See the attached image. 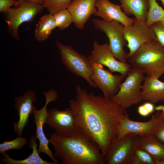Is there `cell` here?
I'll list each match as a JSON object with an SVG mask.
<instances>
[{"label": "cell", "mask_w": 164, "mask_h": 164, "mask_svg": "<svg viewBox=\"0 0 164 164\" xmlns=\"http://www.w3.org/2000/svg\"><path fill=\"white\" fill-rule=\"evenodd\" d=\"M69 102L80 132L93 139L105 156L111 142L117 138L119 125L127 114L126 109L80 86L76 87L75 98Z\"/></svg>", "instance_id": "cell-1"}, {"label": "cell", "mask_w": 164, "mask_h": 164, "mask_svg": "<svg viewBox=\"0 0 164 164\" xmlns=\"http://www.w3.org/2000/svg\"><path fill=\"white\" fill-rule=\"evenodd\" d=\"M54 157L63 164H105V156L97 143L80 132L71 137L49 134Z\"/></svg>", "instance_id": "cell-2"}, {"label": "cell", "mask_w": 164, "mask_h": 164, "mask_svg": "<svg viewBox=\"0 0 164 164\" xmlns=\"http://www.w3.org/2000/svg\"><path fill=\"white\" fill-rule=\"evenodd\" d=\"M128 60L147 76L159 79L164 74V48L157 42L143 45Z\"/></svg>", "instance_id": "cell-3"}, {"label": "cell", "mask_w": 164, "mask_h": 164, "mask_svg": "<svg viewBox=\"0 0 164 164\" xmlns=\"http://www.w3.org/2000/svg\"><path fill=\"white\" fill-rule=\"evenodd\" d=\"M44 9L42 3L18 0L13 7L4 13L9 33L16 40H19V26L24 22H32L37 15L42 13Z\"/></svg>", "instance_id": "cell-4"}, {"label": "cell", "mask_w": 164, "mask_h": 164, "mask_svg": "<svg viewBox=\"0 0 164 164\" xmlns=\"http://www.w3.org/2000/svg\"><path fill=\"white\" fill-rule=\"evenodd\" d=\"M144 74L140 70L132 67L118 93L111 99L125 109L142 101L141 90Z\"/></svg>", "instance_id": "cell-5"}, {"label": "cell", "mask_w": 164, "mask_h": 164, "mask_svg": "<svg viewBox=\"0 0 164 164\" xmlns=\"http://www.w3.org/2000/svg\"><path fill=\"white\" fill-rule=\"evenodd\" d=\"M56 43L62 62L65 67L76 76L83 78L90 87L97 88L91 79L92 68L88 57L78 53L70 46L58 41H56Z\"/></svg>", "instance_id": "cell-6"}, {"label": "cell", "mask_w": 164, "mask_h": 164, "mask_svg": "<svg viewBox=\"0 0 164 164\" xmlns=\"http://www.w3.org/2000/svg\"><path fill=\"white\" fill-rule=\"evenodd\" d=\"M92 21L95 28L107 36L110 48L116 59L127 63L128 53L123 49L127 43L124 33V26L116 21L108 22L98 19H94Z\"/></svg>", "instance_id": "cell-7"}, {"label": "cell", "mask_w": 164, "mask_h": 164, "mask_svg": "<svg viewBox=\"0 0 164 164\" xmlns=\"http://www.w3.org/2000/svg\"><path fill=\"white\" fill-rule=\"evenodd\" d=\"M45 124L54 130V134L60 136L71 137L81 132L69 108L63 111L56 108L47 109Z\"/></svg>", "instance_id": "cell-8"}, {"label": "cell", "mask_w": 164, "mask_h": 164, "mask_svg": "<svg viewBox=\"0 0 164 164\" xmlns=\"http://www.w3.org/2000/svg\"><path fill=\"white\" fill-rule=\"evenodd\" d=\"M134 19L132 24L123 26L124 36L129 50L128 59L143 45L157 42L151 26H147L142 20L135 17Z\"/></svg>", "instance_id": "cell-9"}, {"label": "cell", "mask_w": 164, "mask_h": 164, "mask_svg": "<svg viewBox=\"0 0 164 164\" xmlns=\"http://www.w3.org/2000/svg\"><path fill=\"white\" fill-rule=\"evenodd\" d=\"M138 135L130 134L111 143L105 156L107 164H131L137 149Z\"/></svg>", "instance_id": "cell-10"}, {"label": "cell", "mask_w": 164, "mask_h": 164, "mask_svg": "<svg viewBox=\"0 0 164 164\" xmlns=\"http://www.w3.org/2000/svg\"><path fill=\"white\" fill-rule=\"evenodd\" d=\"M43 93L46 99L44 106L41 109L37 110L34 106L32 112L33 115L34 122L36 126V136L39 141L38 152L39 154L43 153L47 155L54 164H58L59 160L54 157L53 154L49 147V142L45 135L43 129L47 114V106L50 102L56 100L58 95L57 91L53 89H50L48 92L45 91Z\"/></svg>", "instance_id": "cell-11"}, {"label": "cell", "mask_w": 164, "mask_h": 164, "mask_svg": "<svg viewBox=\"0 0 164 164\" xmlns=\"http://www.w3.org/2000/svg\"><path fill=\"white\" fill-rule=\"evenodd\" d=\"M89 62L92 68V80L102 91L104 97L111 99L118 92L125 77L121 74H113L99 63Z\"/></svg>", "instance_id": "cell-12"}, {"label": "cell", "mask_w": 164, "mask_h": 164, "mask_svg": "<svg viewBox=\"0 0 164 164\" xmlns=\"http://www.w3.org/2000/svg\"><path fill=\"white\" fill-rule=\"evenodd\" d=\"M89 61L99 63L107 67L111 72H117L126 77L131 68L129 64L117 60L113 53L108 43L100 45L94 41L91 54L88 57Z\"/></svg>", "instance_id": "cell-13"}, {"label": "cell", "mask_w": 164, "mask_h": 164, "mask_svg": "<svg viewBox=\"0 0 164 164\" xmlns=\"http://www.w3.org/2000/svg\"><path fill=\"white\" fill-rule=\"evenodd\" d=\"M35 92L30 89L28 90L22 95L14 99L15 108L18 112V120L13 123L14 132L18 136H22L23 130L26 126L29 117L34 106L33 103L36 101Z\"/></svg>", "instance_id": "cell-14"}, {"label": "cell", "mask_w": 164, "mask_h": 164, "mask_svg": "<svg viewBox=\"0 0 164 164\" xmlns=\"http://www.w3.org/2000/svg\"><path fill=\"white\" fill-rule=\"evenodd\" d=\"M95 6L97 11L93 15L101 18L104 21H116L124 26L131 25L134 22V18L128 17L124 13L121 5L109 0H97Z\"/></svg>", "instance_id": "cell-15"}, {"label": "cell", "mask_w": 164, "mask_h": 164, "mask_svg": "<svg viewBox=\"0 0 164 164\" xmlns=\"http://www.w3.org/2000/svg\"><path fill=\"white\" fill-rule=\"evenodd\" d=\"M154 131V120L152 116L148 121L139 122L131 120L127 114L119 125L117 139H121L130 134L139 136L152 135Z\"/></svg>", "instance_id": "cell-16"}, {"label": "cell", "mask_w": 164, "mask_h": 164, "mask_svg": "<svg viewBox=\"0 0 164 164\" xmlns=\"http://www.w3.org/2000/svg\"><path fill=\"white\" fill-rule=\"evenodd\" d=\"M97 0H73L67 8L78 29L84 28L86 23L92 15L97 11L95 6Z\"/></svg>", "instance_id": "cell-17"}, {"label": "cell", "mask_w": 164, "mask_h": 164, "mask_svg": "<svg viewBox=\"0 0 164 164\" xmlns=\"http://www.w3.org/2000/svg\"><path fill=\"white\" fill-rule=\"evenodd\" d=\"M142 101L154 104L164 101V82L159 79L145 77L141 90Z\"/></svg>", "instance_id": "cell-18"}, {"label": "cell", "mask_w": 164, "mask_h": 164, "mask_svg": "<svg viewBox=\"0 0 164 164\" xmlns=\"http://www.w3.org/2000/svg\"><path fill=\"white\" fill-rule=\"evenodd\" d=\"M137 149L149 153L156 162L164 158V143L158 140L153 135H138Z\"/></svg>", "instance_id": "cell-19"}, {"label": "cell", "mask_w": 164, "mask_h": 164, "mask_svg": "<svg viewBox=\"0 0 164 164\" xmlns=\"http://www.w3.org/2000/svg\"><path fill=\"white\" fill-rule=\"evenodd\" d=\"M36 135H32L30 138L28 145L32 149V152L27 158L21 160L15 159L11 158L5 152L2 154V156L0 157V162L6 164H54L53 162L44 160L40 157L37 149L38 145L36 142Z\"/></svg>", "instance_id": "cell-20"}, {"label": "cell", "mask_w": 164, "mask_h": 164, "mask_svg": "<svg viewBox=\"0 0 164 164\" xmlns=\"http://www.w3.org/2000/svg\"><path fill=\"white\" fill-rule=\"evenodd\" d=\"M123 11L127 15H134L145 22L149 7V0H118Z\"/></svg>", "instance_id": "cell-21"}, {"label": "cell", "mask_w": 164, "mask_h": 164, "mask_svg": "<svg viewBox=\"0 0 164 164\" xmlns=\"http://www.w3.org/2000/svg\"><path fill=\"white\" fill-rule=\"evenodd\" d=\"M56 28L53 15L50 13L44 15L40 18L36 25L34 31L35 39L39 42L45 41Z\"/></svg>", "instance_id": "cell-22"}, {"label": "cell", "mask_w": 164, "mask_h": 164, "mask_svg": "<svg viewBox=\"0 0 164 164\" xmlns=\"http://www.w3.org/2000/svg\"><path fill=\"white\" fill-rule=\"evenodd\" d=\"M149 2L146 25L151 26L156 22H164V9L159 5L156 0H149Z\"/></svg>", "instance_id": "cell-23"}, {"label": "cell", "mask_w": 164, "mask_h": 164, "mask_svg": "<svg viewBox=\"0 0 164 164\" xmlns=\"http://www.w3.org/2000/svg\"><path fill=\"white\" fill-rule=\"evenodd\" d=\"M56 27L63 30L73 23V18L67 9L61 10L53 15Z\"/></svg>", "instance_id": "cell-24"}, {"label": "cell", "mask_w": 164, "mask_h": 164, "mask_svg": "<svg viewBox=\"0 0 164 164\" xmlns=\"http://www.w3.org/2000/svg\"><path fill=\"white\" fill-rule=\"evenodd\" d=\"M73 0H43V5L49 13L54 15L60 11L67 9Z\"/></svg>", "instance_id": "cell-25"}, {"label": "cell", "mask_w": 164, "mask_h": 164, "mask_svg": "<svg viewBox=\"0 0 164 164\" xmlns=\"http://www.w3.org/2000/svg\"><path fill=\"white\" fill-rule=\"evenodd\" d=\"M154 123L153 135L159 141L164 143V114L160 111H157L152 116Z\"/></svg>", "instance_id": "cell-26"}, {"label": "cell", "mask_w": 164, "mask_h": 164, "mask_svg": "<svg viewBox=\"0 0 164 164\" xmlns=\"http://www.w3.org/2000/svg\"><path fill=\"white\" fill-rule=\"evenodd\" d=\"M27 143L26 138L19 136L10 141H5L0 144V153H3L10 149H21Z\"/></svg>", "instance_id": "cell-27"}, {"label": "cell", "mask_w": 164, "mask_h": 164, "mask_svg": "<svg viewBox=\"0 0 164 164\" xmlns=\"http://www.w3.org/2000/svg\"><path fill=\"white\" fill-rule=\"evenodd\" d=\"M131 164H155V162L147 152L137 149L133 155Z\"/></svg>", "instance_id": "cell-28"}, {"label": "cell", "mask_w": 164, "mask_h": 164, "mask_svg": "<svg viewBox=\"0 0 164 164\" xmlns=\"http://www.w3.org/2000/svg\"><path fill=\"white\" fill-rule=\"evenodd\" d=\"M151 27L157 42L164 48V22H159L152 25Z\"/></svg>", "instance_id": "cell-29"}, {"label": "cell", "mask_w": 164, "mask_h": 164, "mask_svg": "<svg viewBox=\"0 0 164 164\" xmlns=\"http://www.w3.org/2000/svg\"><path fill=\"white\" fill-rule=\"evenodd\" d=\"M18 0H0V12H5L10 8L14 6Z\"/></svg>", "instance_id": "cell-30"}, {"label": "cell", "mask_w": 164, "mask_h": 164, "mask_svg": "<svg viewBox=\"0 0 164 164\" xmlns=\"http://www.w3.org/2000/svg\"><path fill=\"white\" fill-rule=\"evenodd\" d=\"M138 114L141 116L146 117L148 116L150 114L144 105L143 104L139 106L137 109Z\"/></svg>", "instance_id": "cell-31"}, {"label": "cell", "mask_w": 164, "mask_h": 164, "mask_svg": "<svg viewBox=\"0 0 164 164\" xmlns=\"http://www.w3.org/2000/svg\"><path fill=\"white\" fill-rule=\"evenodd\" d=\"M155 109L156 111H161L164 114V105H159L155 106Z\"/></svg>", "instance_id": "cell-32"}, {"label": "cell", "mask_w": 164, "mask_h": 164, "mask_svg": "<svg viewBox=\"0 0 164 164\" xmlns=\"http://www.w3.org/2000/svg\"><path fill=\"white\" fill-rule=\"evenodd\" d=\"M29 2L40 3L42 4L43 0H25Z\"/></svg>", "instance_id": "cell-33"}, {"label": "cell", "mask_w": 164, "mask_h": 164, "mask_svg": "<svg viewBox=\"0 0 164 164\" xmlns=\"http://www.w3.org/2000/svg\"><path fill=\"white\" fill-rule=\"evenodd\" d=\"M155 164H164V158L156 162Z\"/></svg>", "instance_id": "cell-34"}, {"label": "cell", "mask_w": 164, "mask_h": 164, "mask_svg": "<svg viewBox=\"0 0 164 164\" xmlns=\"http://www.w3.org/2000/svg\"><path fill=\"white\" fill-rule=\"evenodd\" d=\"M160 0L162 3V4L164 6V0Z\"/></svg>", "instance_id": "cell-35"}, {"label": "cell", "mask_w": 164, "mask_h": 164, "mask_svg": "<svg viewBox=\"0 0 164 164\" xmlns=\"http://www.w3.org/2000/svg\"><path fill=\"white\" fill-rule=\"evenodd\" d=\"M163 78H164V74L163 75Z\"/></svg>", "instance_id": "cell-36"}]
</instances>
